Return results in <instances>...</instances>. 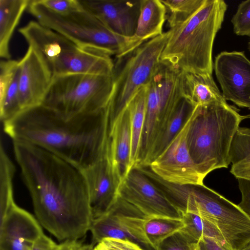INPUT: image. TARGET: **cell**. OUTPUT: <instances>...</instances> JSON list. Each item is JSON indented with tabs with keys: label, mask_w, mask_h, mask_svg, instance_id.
<instances>
[{
	"label": "cell",
	"mask_w": 250,
	"mask_h": 250,
	"mask_svg": "<svg viewBox=\"0 0 250 250\" xmlns=\"http://www.w3.org/2000/svg\"><path fill=\"white\" fill-rule=\"evenodd\" d=\"M230 172L237 179L250 181V128L239 127L231 143Z\"/></svg>",
	"instance_id": "obj_26"
},
{
	"label": "cell",
	"mask_w": 250,
	"mask_h": 250,
	"mask_svg": "<svg viewBox=\"0 0 250 250\" xmlns=\"http://www.w3.org/2000/svg\"><path fill=\"white\" fill-rule=\"evenodd\" d=\"M182 216L185 223L182 229L198 242L204 237H208L226 244L217 228L206 219L189 212L183 213Z\"/></svg>",
	"instance_id": "obj_31"
},
{
	"label": "cell",
	"mask_w": 250,
	"mask_h": 250,
	"mask_svg": "<svg viewBox=\"0 0 250 250\" xmlns=\"http://www.w3.org/2000/svg\"><path fill=\"white\" fill-rule=\"evenodd\" d=\"M81 250H94V246L92 244L83 245Z\"/></svg>",
	"instance_id": "obj_40"
},
{
	"label": "cell",
	"mask_w": 250,
	"mask_h": 250,
	"mask_svg": "<svg viewBox=\"0 0 250 250\" xmlns=\"http://www.w3.org/2000/svg\"><path fill=\"white\" fill-rule=\"evenodd\" d=\"M50 11L61 15L68 14L83 9L79 0H38Z\"/></svg>",
	"instance_id": "obj_34"
},
{
	"label": "cell",
	"mask_w": 250,
	"mask_h": 250,
	"mask_svg": "<svg viewBox=\"0 0 250 250\" xmlns=\"http://www.w3.org/2000/svg\"><path fill=\"white\" fill-rule=\"evenodd\" d=\"M15 167L0 142V222L15 204L13 180Z\"/></svg>",
	"instance_id": "obj_28"
},
{
	"label": "cell",
	"mask_w": 250,
	"mask_h": 250,
	"mask_svg": "<svg viewBox=\"0 0 250 250\" xmlns=\"http://www.w3.org/2000/svg\"><path fill=\"white\" fill-rule=\"evenodd\" d=\"M28 11L41 24L63 35L83 49L120 58L128 54L143 42L134 36L117 34L92 14L83 9L65 15L54 13L30 0Z\"/></svg>",
	"instance_id": "obj_5"
},
{
	"label": "cell",
	"mask_w": 250,
	"mask_h": 250,
	"mask_svg": "<svg viewBox=\"0 0 250 250\" xmlns=\"http://www.w3.org/2000/svg\"><path fill=\"white\" fill-rule=\"evenodd\" d=\"M195 106L186 98L183 97L181 99L162 132L154 142L142 165L139 167H148L163 152L179 132Z\"/></svg>",
	"instance_id": "obj_22"
},
{
	"label": "cell",
	"mask_w": 250,
	"mask_h": 250,
	"mask_svg": "<svg viewBox=\"0 0 250 250\" xmlns=\"http://www.w3.org/2000/svg\"><path fill=\"white\" fill-rule=\"evenodd\" d=\"M184 227L182 219L154 217L146 219L144 229L147 239L156 249L162 240Z\"/></svg>",
	"instance_id": "obj_29"
},
{
	"label": "cell",
	"mask_w": 250,
	"mask_h": 250,
	"mask_svg": "<svg viewBox=\"0 0 250 250\" xmlns=\"http://www.w3.org/2000/svg\"><path fill=\"white\" fill-rule=\"evenodd\" d=\"M148 84L139 90L127 106L130 114L132 168L137 167L139 162L140 150L146 116Z\"/></svg>",
	"instance_id": "obj_25"
},
{
	"label": "cell",
	"mask_w": 250,
	"mask_h": 250,
	"mask_svg": "<svg viewBox=\"0 0 250 250\" xmlns=\"http://www.w3.org/2000/svg\"><path fill=\"white\" fill-rule=\"evenodd\" d=\"M213 66L225 100L250 109V61L244 52H221Z\"/></svg>",
	"instance_id": "obj_12"
},
{
	"label": "cell",
	"mask_w": 250,
	"mask_h": 250,
	"mask_svg": "<svg viewBox=\"0 0 250 250\" xmlns=\"http://www.w3.org/2000/svg\"><path fill=\"white\" fill-rule=\"evenodd\" d=\"M192 117L193 111L179 132L148 166L166 182L180 185H204V178L199 172L188 146V133Z\"/></svg>",
	"instance_id": "obj_10"
},
{
	"label": "cell",
	"mask_w": 250,
	"mask_h": 250,
	"mask_svg": "<svg viewBox=\"0 0 250 250\" xmlns=\"http://www.w3.org/2000/svg\"><path fill=\"white\" fill-rule=\"evenodd\" d=\"M166 9V20L170 29L182 24L203 5L206 0H161Z\"/></svg>",
	"instance_id": "obj_30"
},
{
	"label": "cell",
	"mask_w": 250,
	"mask_h": 250,
	"mask_svg": "<svg viewBox=\"0 0 250 250\" xmlns=\"http://www.w3.org/2000/svg\"><path fill=\"white\" fill-rule=\"evenodd\" d=\"M83 8L113 32L134 36L140 14V0H79Z\"/></svg>",
	"instance_id": "obj_16"
},
{
	"label": "cell",
	"mask_w": 250,
	"mask_h": 250,
	"mask_svg": "<svg viewBox=\"0 0 250 250\" xmlns=\"http://www.w3.org/2000/svg\"><path fill=\"white\" fill-rule=\"evenodd\" d=\"M227 8L223 0H206L188 20L169 30L161 61L182 71L212 75L213 45Z\"/></svg>",
	"instance_id": "obj_3"
},
{
	"label": "cell",
	"mask_w": 250,
	"mask_h": 250,
	"mask_svg": "<svg viewBox=\"0 0 250 250\" xmlns=\"http://www.w3.org/2000/svg\"><path fill=\"white\" fill-rule=\"evenodd\" d=\"M82 245L78 240H68L59 244L57 250H81Z\"/></svg>",
	"instance_id": "obj_39"
},
{
	"label": "cell",
	"mask_w": 250,
	"mask_h": 250,
	"mask_svg": "<svg viewBox=\"0 0 250 250\" xmlns=\"http://www.w3.org/2000/svg\"><path fill=\"white\" fill-rule=\"evenodd\" d=\"M199 250H232L226 243L215 239L204 237L198 244Z\"/></svg>",
	"instance_id": "obj_37"
},
{
	"label": "cell",
	"mask_w": 250,
	"mask_h": 250,
	"mask_svg": "<svg viewBox=\"0 0 250 250\" xmlns=\"http://www.w3.org/2000/svg\"><path fill=\"white\" fill-rule=\"evenodd\" d=\"M237 180L241 194V200L238 205L250 216V181L242 178Z\"/></svg>",
	"instance_id": "obj_36"
},
{
	"label": "cell",
	"mask_w": 250,
	"mask_h": 250,
	"mask_svg": "<svg viewBox=\"0 0 250 250\" xmlns=\"http://www.w3.org/2000/svg\"><path fill=\"white\" fill-rule=\"evenodd\" d=\"M198 242L182 229L162 240L156 247V250H193Z\"/></svg>",
	"instance_id": "obj_32"
},
{
	"label": "cell",
	"mask_w": 250,
	"mask_h": 250,
	"mask_svg": "<svg viewBox=\"0 0 250 250\" xmlns=\"http://www.w3.org/2000/svg\"><path fill=\"white\" fill-rule=\"evenodd\" d=\"M118 196L148 217L182 219L181 213L160 188L138 167L131 168L121 182Z\"/></svg>",
	"instance_id": "obj_11"
},
{
	"label": "cell",
	"mask_w": 250,
	"mask_h": 250,
	"mask_svg": "<svg viewBox=\"0 0 250 250\" xmlns=\"http://www.w3.org/2000/svg\"><path fill=\"white\" fill-rule=\"evenodd\" d=\"M114 62L110 57L77 47L63 53L50 66L53 76L86 74L111 76Z\"/></svg>",
	"instance_id": "obj_18"
},
{
	"label": "cell",
	"mask_w": 250,
	"mask_h": 250,
	"mask_svg": "<svg viewBox=\"0 0 250 250\" xmlns=\"http://www.w3.org/2000/svg\"><path fill=\"white\" fill-rule=\"evenodd\" d=\"M30 0H0V56L11 58L9 44L13 33Z\"/></svg>",
	"instance_id": "obj_24"
},
{
	"label": "cell",
	"mask_w": 250,
	"mask_h": 250,
	"mask_svg": "<svg viewBox=\"0 0 250 250\" xmlns=\"http://www.w3.org/2000/svg\"><path fill=\"white\" fill-rule=\"evenodd\" d=\"M148 218L136 207L118 196L110 208L93 220L90 230L92 244L105 238L129 241L144 250H156L147 239L144 229Z\"/></svg>",
	"instance_id": "obj_9"
},
{
	"label": "cell",
	"mask_w": 250,
	"mask_h": 250,
	"mask_svg": "<svg viewBox=\"0 0 250 250\" xmlns=\"http://www.w3.org/2000/svg\"><path fill=\"white\" fill-rule=\"evenodd\" d=\"M13 145L41 225L60 241L85 236L93 218L81 170L36 146L17 141Z\"/></svg>",
	"instance_id": "obj_1"
},
{
	"label": "cell",
	"mask_w": 250,
	"mask_h": 250,
	"mask_svg": "<svg viewBox=\"0 0 250 250\" xmlns=\"http://www.w3.org/2000/svg\"><path fill=\"white\" fill-rule=\"evenodd\" d=\"M19 76L20 67L14 75L5 74L0 78V116L3 123L21 113L19 102Z\"/></svg>",
	"instance_id": "obj_27"
},
{
	"label": "cell",
	"mask_w": 250,
	"mask_h": 250,
	"mask_svg": "<svg viewBox=\"0 0 250 250\" xmlns=\"http://www.w3.org/2000/svg\"><path fill=\"white\" fill-rule=\"evenodd\" d=\"M247 118L227 102L195 106L187 144L190 156L204 178L215 169L228 167L233 138L241 121Z\"/></svg>",
	"instance_id": "obj_4"
},
{
	"label": "cell",
	"mask_w": 250,
	"mask_h": 250,
	"mask_svg": "<svg viewBox=\"0 0 250 250\" xmlns=\"http://www.w3.org/2000/svg\"><path fill=\"white\" fill-rule=\"evenodd\" d=\"M240 250H250V241Z\"/></svg>",
	"instance_id": "obj_41"
},
{
	"label": "cell",
	"mask_w": 250,
	"mask_h": 250,
	"mask_svg": "<svg viewBox=\"0 0 250 250\" xmlns=\"http://www.w3.org/2000/svg\"><path fill=\"white\" fill-rule=\"evenodd\" d=\"M19 63V102L22 112L42 104L54 76L42 57L31 46Z\"/></svg>",
	"instance_id": "obj_13"
},
{
	"label": "cell",
	"mask_w": 250,
	"mask_h": 250,
	"mask_svg": "<svg viewBox=\"0 0 250 250\" xmlns=\"http://www.w3.org/2000/svg\"><path fill=\"white\" fill-rule=\"evenodd\" d=\"M248 118H250V115H248Z\"/></svg>",
	"instance_id": "obj_44"
},
{
	"label": "cell",
	"mask_w": 250,
	"mask_h": 250,
	"mask_svg": "<svg viewBox=\"0 0 250 250\" xmlns=\"http://www.w3.org/2000/svg\"><path fill=\"white\" fill-rule=\"evenodd\" d=\"M182 72L169 63L160 61L148 84L149 89L155 97L159 109L158 123L153 145L184 97L182 87Z\"/></svg>",
	"instance_id": "obj_15"
},
{
	"label": "cell",
	"mask_w": 250,
	"mask_h": 250,
	"mask_svg": "<svg viewBox=\"0 0 250 250\" xmlns=\"http://www.w3.org/2000/svg\"><path fill=\"white\" fill-rule=\"evenodd\" d=\"M81 171L86 184L94 220L104 214L118 196L120 182L111 164L109 150L104 157Z\"/></svg>",
	"instance_id": "obj_14"
},
{
	"label": "cell",
	"mask_w": 250,
	"mask_h": 250,
	"mask_svg": "<svg viewBox=\"0 0 250 250\" xmlns=\"http://www.w3.org/2000/svg\"><path fill=\"white\" fill-rule=\"evenodd\" d=\"M166 9L161 0H140V14L134 37L143 42L163 33Z\"/></svg>",
	"instance_id": "obj_23"
},
{
	"label": "cell",
	"mask_w": 250,
	"mask_h": 250,
	"mask_svg": "<svg viewBox=\"0 0 250 250\" xmlns=\"http://www.w3.org/2000/svg\"><path fill=\"white\" fill-rule=\"evenodd\" d=\"M130 114L126 107L109 127V155L120 185L131 170Z\"/></svg>",
	"instance_id": "obj_20"
},
{
	"label": "cell",
	"mask_w": 250,
	"mask_h": 250,
	"mask_svg": "<svg viewBox=\"0 0 250 250\" xmlns=\"http://www.w3.org/2000/svg\"><path fill=\"white\" fill-rule=\"evenodd\" d=\"M42 233L38 220L15 203L0 222V250H30Z\"/></svg>",
	"instance_id": "obj_17"
},
{
	"label": "cell",
	"mask_w": 250,
	"mask_h": 250,
	"mask_svg": "<svg viewBox=\"0 0 250 250\" xmlns=\"http://www.w3.org/2000/svg\"><path fill=\"white\" fill-rule=\"evenodd\" d=\"M112 88V75L55 76L42 105L69 119L107 107Z\"/></svg>",
	"instance_id": "obj_8"
},
{
	"label": "cell",
	"mask_w": 250,
	"mask_h": 250,
	"mask_svg": "<svg viewBox=\"0 0 250 250\" xmlns=\"http://www.w3.org/2000/svg\"></svg>",
	"instance_id": "obj_45"
},
{
	"label": "cell",
	"mask_w": 250,
	"mask_h": 250,
	"mask_svg": "<svg viewBox=\"0 0 250 250\" xmlns=\"http://www.w3.org/2000/svg\"><path fill=\"white\" fill-rule=\"evenodd\" d=\"M94 250H144L129 241L113 238L102 239L94 246Z\"/></svg>",
	"instance_id": "obj_35"
},
{
	"label": "cell",
	"mask_w": 250,
	"mask_h": 250,
	"mask_svg": "<svg viewBox=\"0 0 250 250\" xmlns=\"http://www.w3.org/2000/svg\"><path fill=\"white\" fill-rule=\"evenodd\" d=\"M59 245L42 233L33 243L30 250H57Z\"/></svg>",
	"instance_id": "obj_38"
},
{
	"label": "cell",
	"mask_w": 250,
	"mask_h": 250,
	"mask_svg": "<svg viewBox=\"0 0 250 250\" xmlns=\"http://www.w3.org/2000/svg\"><path fill=\"white\" fill-rule=\"evenodd\" d=\"M176 200L182 214L194 213L213 224L232 250H240L250 241V216L205 185L181 186Z\"/></svg>",
	"instance_id": "obj_6"
},
{
	"label": "cell",
	"mask_w": 250,
	"mask_h": 250,
	"mask_svg": "<svg viewBox=\"0 0 250 250\" xmlns=\"http://www.w3.org/2000/svg\"><path fill=\"white\" fill-rule=\"evenodd\" d=\"M234 33L250 37V0L242 1L231 20Z\"/></svg>",
	"instance_id": "obj_33"
},
{
	"label": "cell",
	"mask_w": 250,
	"mask_h": 250,
	"mask_svg": "<svg viewBox=\"0 0 250 250\" xmlns=\"http://www.w3.org/2000/svg\"><path fill=\"white\" fill-rule=\"evenodd\" d=\"M19 31L29 46L40 54L49 68L63 53L79 47L63 35L37 21H29Z\"/></svg>",
	"instance_id": "obj_19"
},
{
	"label": "cell",
	"mask_w": 250,
	"mask_h": 250,
	"mask_svg": "<svg viewBox=\"0 0 250 250\" xmlns=\"http://www.w3.org/2000/svg\"><path fill=\"white\" fill-rule=\"evenodd\" d=\"M169 35V30L164 32L114 62L113 88L107 105L109 127L139 90L149 83Z\"/></svg>",
	"instance_id": "obj_7"
},
{
	"label": "cell",
	"mask_w": 250,
	"mask_h": 250,
	"mask_svg": "<svg viewBox=\"0 0 250 250\" xmlns=\"http://www.w3.org/2000/svg\"><path fill=\"white\" fill-rule=\"evenodd\" d=\"M193 250H199L198 247V245L197 246V247L196 248H195Z\"/></svg>",
	"instance_id": "obj_42"
},
{
	"label": "cell",
	"mask_w": 250,
	"mask_h": 250,
	"mask_svg": "<svg viewBox=\"0 0 250 250\" xmlns=\"http://www.w3.org/2000/svg\"><path fill=\"white\" fill-rule=\"evenodd\" d=\"M249 50L250 51V42H249Z\"/></svg>",
	"instance_id": "obj_43"
},
{
	"label": "cell",
	"mask_w": 250,
	"mask_h": 250,
	"mask_svg": "<svg viewBox=\"0 0 250 250\" xmlns=\"http://www.w3.org/2000/svg\"><path fill=\"white\" fill-rule=\"evenodd\" d=\"M182 87L183 96L194 106L215 102H227L211 74L182 71Z\"/></svg>",
	"instance_id": "obj_21"
},
{
	"label": "cell",
	"mask_w": 250,
	"mask_h": 250,
	"mask_svg": "<svg viewBox=\"0 0 250 250\" xmlns=\"http://www.w3.org/2000/svg\"><path fill=\"white\" fill-rule=\"evenodd\" d=\"M3 126L13 141L40 147L80 170L109 150L107 106L65 119L41 104L23 111Z\"/></svg>",
	"instance_id": "obj_2"
}]
</instances>
